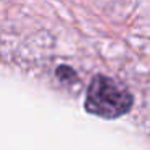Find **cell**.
I'll return each instance as SVG.
<instances>
[{
  "label": "cell",
  "mask_w": 150,
  "mask_h": 150,
  "mask_svg": "<svg viewBox=\"0 0 150 150\" xmlns=\"http://www.w3.org/2000/svg\"><path fill=\"white\" fill-rule=\"evenodd\" d=\"M132 103L134 98L126 87L108 76L97 74L87 87L84 107L91 115L105 120H116L126 115Z\"/></svg>",
  "instance_id": "6da1fadb"
}]
</instances>
